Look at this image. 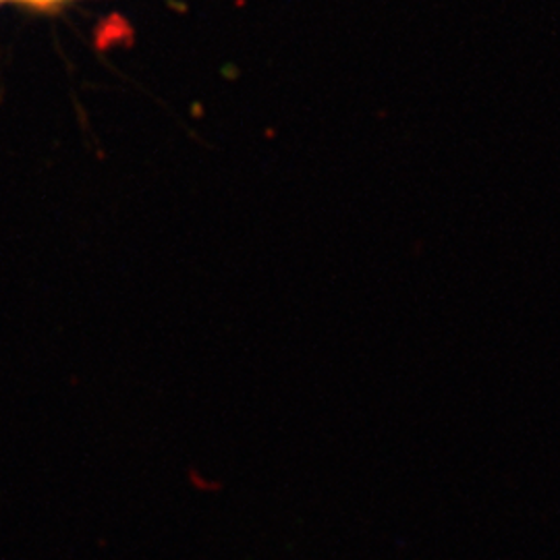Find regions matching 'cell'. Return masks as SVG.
<instances>
[{"label":"cell","mask_w":560,"mask_h":560,"mask_svg":"<svg viewBox=\"0 0 560 560\" xmlns=\"http://www.w3.org/2000/svg\"><path fill=\"white\" fill-rule=\"evenodd\" d=\"M21 2H32V4H50V2H57V0H21Z\"/></svg>","instance_id":"6da1fadb"}]
</instances>
